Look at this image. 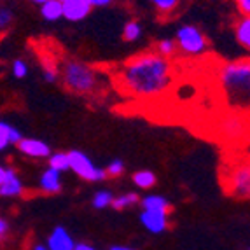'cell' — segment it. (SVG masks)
<instances>
[{
	"instance_id": "29",
	"label": "cell",
	"mask_w": 250,
	"mask_h": 250,
	"mask_svg": "<svg viewBox=\"0 0 250 250\" xmlns=\"http://www.w3.org/2000/svg\"><path fill=\"white\" fill-rule=\"evenodd\" d=\"M234 5L242 16H250V0H234Z\"/></svg>"
},
{
	"instance_id": "24",
	"label": "cell",
	"mask_w": 250,
	"mask_h": 250,
	"mask_svg": "<svg viewBox=\"0 0 250 250\" xmlns=\"http://www.w3.org/2000/svg\"><path fill=\"white\" fill-rule=\"evenodd\" d=\"M14 21V13L7 5H0V35L5 34L11 26H13Z\"/></svg>"
},
{
	"instance_id": "4",
	"label": "cell",
	"mask_w": 250,
	"mask_h": 250,
	"mask_svg": "<svg viewBox=\"0 0 250 250\" xmlns=\"http://www.w3.org/2000/svg\"><path fill=\"white\" fill-rule=\"evenodd\" d=\"M173 41L177 44V49L186 56H201L208 49V41L205 34L194 25H182L177 30Z\"/></svg>"
},
{
	"instance_id": "9",
	"label": "cell",
	"mask_w": 250,
	"mask_h": 250,
	"mask_svg": "<svg viewBox=\"0 0 250 250\" xmlns=\"http://www.w3.org/2000/svg\"><path fill=\"white\" fill-rule=\"evenodd\" d=\"M168 213L170 212H158V210H142L140 212V222L149 233L161 234L168 229Z\"/></svg>"
},
{
	"instance_id": "13",
	"label": "cell",
	"mask_w": 250,
	"mask_h": 250,
	"mask_svg": "<svg viewBox=\"0 0 250 250\" xmlns=\"http://www.w3.org/2000/svg\"><path fill=\"white\" fill-rule=\"evenodd\" d=\"M39 188L44 194H58L63 188V180L62 173L53 168H46V170L41 173V179H39Z\"/></svg>"
},
{
	"instance_id": "21",
	"label": "cell",
	"mask_w": 250,
	"mask_h": 250,
	"mask_svg": "<svg viewBox=\"0 0 250 250\" xmlns=\"http://www.w3.org/2000/svg\"><path fill=\"white\" fill-rule=\"evenodd\" d=\"M112 200H114L112 191H108V189H100V191L95 192V196H93V200H91V205L96 210H105L112 205Z\"/></svg>"
},
{
	"instance_id": "26",
	"label": "cell",
	"mask_w": 250,
	"mask_h": 250,
	"mask_svg": "<svg viewBox=\"0 0 250 250\" xmlns=\"http://www.w3.org/2000/svg\"><path fill=\"white\" fill-rule=\"evenodd\" d=\"M150 4L161 14H171L179 7V0H150Z\"/></svg>"
},
{
	"instance_id": "23",
	"label": "cell",
	"mask_w": 250,
	"mask_h": 250,
	"mask_svg": "<svg viewBox=\"0 0 250 250\" xmlns=\"http://www.w3.org/2000/svg\"><path fill=\"white\" fill-rule=\"evenodd\" d=\"M156 53L163 58H171L177 53V44L173 39H161L156 44Z\"/></svg>"
},
{
	"instance_id": "19",
	"label": "cell",
	"mask_w": 250,
	"mask_h": 250,
	"mask_svg": "<svg viewBox=\"0 0 250 250\" xmlns=\"http://www.w3.org/2000/svg\"><path fill=\"white\" fill-rule=\"evenodd\" d=\"M47 165H49V168L60 171V173L70 170V163H68L67 152H51V154L47 156Z\"/></svg>"
},
{
	"instance_id": "37",
	"label": "cell",
	"mask_w": 250,
	"mask_h": 250,
	"mask_svg": "<svg viewBox=\"0 0 250 250\" xmlns=\"http://www.w3.org/2000/svg\"><path fill=\"white\" fill-rule=\"evenodd\" d=\"M60 2H62V4H63V2H68V0H60Z\"/></svg>"
},
{
	"instance_id": "2",
	"label": "cell",
	"mask_w": 250,
	"mask_h": 250,
	"mask_svg": "<svg viewBox=\"0 0 250 250\" xmlns=\"http://www.w3.org/2000/svg\"><path fill=\"white\" fill-rule=\"evenodd\" d=\"M219 83L226 100L236 108H247L250 100V62L249 58L224 63L219 70Z\"/></svg>"
},
{
	"instance_id": "11",
	"label": "cell",
	"mask_w": 250,
	"mask_h": 250,
	"mask_svg": "<svg viewBox=\"0 0 250 250\" xmlns=\"http://www.w3.org/2000/svg\"><path fill=\"white\" fill-rule=\"evenodd\" d=\"M46 247L49 250H74L75 242H74V236L63 226H58L47 236Z\"/></svg>"
},
{
	"instance_id": "5",
	"label": "cell",
	"mask_w": 250,
	"mask_h": 250,
	"mask_svg": "<svg viewBox=\"0 0 250 250\" xmlns=\"http://www.w3.org/2000/svg\"><path fill=\"white\" fill-rule=\"evenodd\" d=\"M68 163H70V170L75 175L81 177L86 182H104L107 179L105 170L98 165H95L91 158L83 150H68Z\"/></svg>"
},
{
	"instance_id": "20",
	"label": "cell",
	"mask_w": 250,
	"mask_h": 250,
	"mask_svg": "<svg viewBox=\"0 0 250 250\" xmlns=\"http://www.w3.org/2000/svg\"><path fill=\"white\" fill-rule=\"evenodd\" d=\"M140 201V196L137 192H125V194H119V196H114L112 200V207L114 210H125L128 207H135Z\"/></svg>"
},
{
	"instance_id": "17",
	"label": "cell",
	"mask_w": 250,
	"mask_h": 250,
	"mask_svg": "<svg viewBox=\"0 0 250 250\" xmlns=\"http://www.w3.org/2000/svg\"><path fill=\"white\" fill-rule=\"evenodd\" d=\"M41 14L46 21H58L63 18V4L60 0H47L41 5Z\"/></svg>"
},
{
	"instance_id": "34",
	"label": "cell",
	"mask_w": 250,
	"mask_h": 250,
	"mask_svg": "<svg viewBox=\"0 0 250 250\" xmlns=\"http://www.w3.org/2000/svg\"><path fill=\"white\" fill-rule=\"evenodd\" d=\"M5 171H7V167L0 165V186H2V182H4V179H5Z\"/></svg>"
},
{
	"instance_id": "30",
	"label": "cell",
	"mask_w": 250,
	"mask_h": 250,
	"mask_svg": "<svg viewBox=\"0 0 250 250\" xmlns=\"http://www.w3.org/2000/svg\"><path fill=\"white\" fill-rule=\"evenodd\" d=\"M114 0H88V4L91 7H107V5L112 4Z\"/></svg>"
},
{
	"instance_id": "35",
	"label": "cell",
	"mask_w": 250,
	"mask_h": 250,
	"mask_svg": "<svg viewBox=\"0 0 250 250\" xmlns=\"http://www.w3.org/2000/svg\"><path fill=\"white\" fill-rule=\"evenodd\" d=\"M34 250H49V249H47L46 245H42V243H39V245H35V247H34Z\"/></svg>"
},
{
	"instance_id": "18",
	"label": "cell",
	"mask_w": 250,
	"mask_h": 250,
	"mask_svg": "<svg viewBox=\"0 0 250 250\" xmlns=\"http://www.w3.org/2000/svg\"><path fill=\"white\" fill-rule=\"evenodd\" d=\"M131 180H133V184L137 186L138 189H150L154 188L156 182H158V179H156V173L150 170H138L135 171L133 175H131Z\"/></svg>"
},
{
	"instance_id": "32",
	"label": "cell",
	"mask_w": 250,
	"mask_h": 250,
	"mask_svg": "<svg viewBox=\"0 0 250 250\" xmlns=\"http://www.w3.org/2000/svg\"><path fill=\"white\" fill-rule=\"evenodd\" d=\"M74 250H96L93 245H89V243H75Z\"/></svg>"
},
{
	"instance_id": "15",
	"label": "cell",
	"mask_w": 250,
	"mask_h": 250,
	"mask_svg": "<svg viewBox=\"0 0 250 250\" xmlns=\"http://www.w3.org/2000/svg\"><path fill=\"white\" fill-rule=\"evenodd\" d=\"M138 205L142 207V210H158V212H170V201L161 194H147V196L140 198Z\"/></svg>"
},
{
	"instance_id": "14",
	"label": "cell",
	"mask_w": 250,
	"mask_h": 250,
	"mask_svg": "<svg viewBox=\"0 0 250 250\" xmlns=\"http://www.w3.org/2000/svg\"><path fill=\"white\" fill-rule=\"evenodd\" d=\"M21 138H23V133L16 126L0 121V152L7 149L9 146H16Z\"/></svg>"
},
{
	"instance_id": "1",
	"label": "cell",
	"mask_w": 250,
	"mask_h": 250,
	"mask_svg": "<svg viewBox=\"0 0 250 250\" xmlns=\"http://www.w3.org/2000/svg\"><path fill=\"white\" fill-rule=\"evenodd\" d=\"M117 84L135 98H158L173 84V67L156 51L135 54L117 70Z\"/></svg>"
},
{
	"instance_id": "6",
	"label": "cell",
	"mask_w": 250,
	"mask_h": 250,
	"mask_svg": "<svg viewBox=\"0 0 250 250\" xmlns=\"http://www.w3.org/2000/svg\"><path fill=\"white\" fill-rule=\"evenodd\" d=\"M226 189L233 198L247 200L250 196V168L247 163H238L228 171Z\"/></svg>"
},
{
	"instance_id": "3",
	"label": "cell",
	"mask_w": 250,
	"mask_h": 250,
	"mask_svg": "<svg viewBox=\"0 0 250 250\" xmlns=\"http://www.w3.org/2000/svg\"><path fill=\"white\" fill-rule=\"evenodd\" d=\"M58 70L63 86L75 95H91L100 88V75L88 63L79 60H65Z\"/></svg>"
},
{
	"instance_id": "22",
	"label": "cell",
	"mask_w": 250,
	"mask_h": 250,
	"mask_svg": "<svg viewBox=\"0 0 250 250\" xmlns=\"http://www.w3.org/2000/svg\"><path fill=\"white\" fill-rule=\"evenodd\" d=\"M142 34H144L142 25L135 20L128 21L125 25V28H123V39H125L126 42H137L138 39L142 37Z\"/></svg>"
},
{
	"instance_id": "7",
	"label": "cell",
	"mask_w": 250,
	"mask_h": 250,
	"mask_svg": "<svg viewBox=\"0 0 250 250\" xmlns=\"http://www.w3.org/2000/svg\"><path fill=\"white\" fill-rule=\"evenodd\" d=\"M219 131H221L222 138L228 142H240L245 137L247 131V123L242 116L238 114H228V116L219 123Z\"/></svg>"
},
{
	"instance_id": "28",
	"label": "cell",
	"mask_w": 250,
	"mask_h": 250,
	"mask_svg": "<svg viewBox=\"0 0 250 250\" xmlns=\"http://www.w3.org/2000/svg\"><path fill=\"white\" fill-rule=\"evenodd\" d=\"M42 77H44V81L49 84H56L60 81V70L56 67H51V65H47L46 68H44V72H42Z\"/></svg>"
},
{
	"instance_id": "36",
	"label": "cell",
	"mask_w": 250,
	"mask_h": 250,
	"mask_svg": "<svg viewBox=\"0 0 250 250\" xmlns=\"http://www.w3.org/2000/svg\"><path fill=\"white\" fill-rule=\"evenodd\" d=\"M28 2H32V4H37V5H42L44 2H47V0H28Z\"/></svg>"
},
{
	"instance_id": "12",
	"label": "cell",
	"mask_w": 250,
	"mask_h": 250,
	"mask_svg": "<svg viewBox=\"0 0 250 250\" xmlns=\"http://www.w3.org/2000/svg\"><path fill=\"white\" fill-rule=\"evenodd\" d=\"M91 5L88 4V0H68L63 2V18L68 21H83L89 16L91 13Z\"/></svg>"
},
{
	"instance_id": "25",
	"label": "cell",
	"mask_w": 250,
	"mask_h": 250,
	"mask_svg": "<svg viewBox=\"0 0 250 250\" xmlns=\"http://www.w3.org/2000/svg\"><path fill=\"white\" fill-rule=\"evenodd\" d=\"M104 170H105V175H107V177H112V179H116V177H121L123 173L126 171V165H125V161H123V159H112V161L108 163Z\"/></svg>"
},
{
	"instance_id": "27",
	"label": "cell",
	"mask_w": 250,
	"mask_h": 250,
	"mask_svg": "<svg viewBox=\"0 0 250 250\" xmlns=\"http://www.w3.org/2000/svg\"><path fill=\"white\" fill-rule=\"evenodd\" d=\"M11 70H13V75L16 77V79H25L26 75H28L30 67H28V63H26L25 60L18 58V60H14V62H13V67H11Z\"/></svg>"
},
{
	"instance_id": "8",
	"label": "cell",
	"mask_w": 250,
	"mask_h": 250,
	"mask_svg": "<svg viewBox=\"0 0 250 250\" xmlns=\"http://www.w3.org/2000/svg\"><path fill=\"white\" fill-rule=\"evenodd\" d=\"M16 146L21 154L32 159H47V156L51 154V147L41 138L23 137Z\"/></svg>"
},
{
	"instance_id": "31",
	"label": "cell",
	"mask_w": 250,
	"mask_h": 250,
	"mask_svg": "<svg viewBox=\"0 0 250 250\" xmlns=\"http://www.w3.org/2000/svg\"><path fill=\"white\" fill-rule=\"evenodd\" d=\"M9 231V222L5 221L4 217H0V238H4Z\"/></svg>"
},
{
	"instance_id": "16",
	"label": "cell",
	"mask_w": 250,
	"mask_h": 250,
	"mask_svg": "<svg viewBox=\"0 0 250 250\" xmlns=\"http://www.w3.org/2000/svg\"><path fill=\"white\" fill-rule=\"evenodd\" d=\"M234 37L245 49L250 47V16H242L234 25Z\"/></svg>"
},
{
	"instance_id": "10",
	"label": "cell",
	"mask_w": 250,
	"mask_h": 250,
	"mask_svg": "<svg viewBox=\"0 0 250 250\" xmlns=\"http://www.w3.org/2000/svg\"><path fill=\"white\" fill-rule=\"evenodd\" d=\"M25 191V186H23V180L16 173L14 168H9L5 171V179L0 186V196L2 198H20Z\"/></svg>"
},
{
	"instance_id": "33",
	"label": "cell",
	"mask_w": 250,
	"mask_h": 250,
	"mask_svg": "<svg viewBox=\"0 0 250 250\" xmlns=\"http://www.w3.org/2000/svg\"><path fill=\"white\" fill-rule=\"evenodd\" d=\"M108 250H137L133 247H128V245H112Z\"/></svg>"
}]
</instances>
